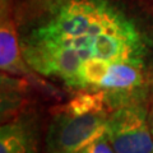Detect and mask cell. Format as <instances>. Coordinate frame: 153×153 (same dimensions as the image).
Returning a JSON list of instances; mask_svg holds the SVG:
<instances>
[{
  "instance_id": "cell-3",
  "label": "cell",
  "mask_w": 153,
  "mask_h": 153,
  "mask_svg": "<svg viewBox=\"0 0 153 153\" xmlns=\"http://www.w3.org/2000/svg\"><path fill=\"white\" fill-rule=\"evenodd\" d=\"M105 134L116 153H153L149 111L138 100L112 110Z\"/></svg>"
},
{
  "instance_id": "cell-5",
  "label": "cell",
  "mask_w": 153,
  "mask_h": 153,
  "mask_svg": "<svg viewBox=\"0 0 153 153\" xmlns=\"http://www.w3.org/2000/svg\"><path fill=\"white\" fill-rule=\"evenodd\" d=\"M13 0H1L0 21V69L3 74L26 76L30 66L22 52L13 16Z\"/></svg>"
},
{
  "instance_id": "cell-9",
  "label": "cell",
  "mask_w": 153,
  "mask_h": 153,
  "mask_svg": "<svg viewBox=\"0 0 153 153\" xmlns=\"http://www.w3.org/2000/svg\"><path fill=\"white\" fill-rule=\"evenodd\" d=\"M149 124H151V130H152V135H153V97H152L151 107H149Z\"/></svg>"
},
{
  "instance_id": "cell-2",
  "label": "cell",
  "mask_w": 153,
  "mask_h": 153,
  "mask_svg": "<svg viewBox=\"0 0 153 153\" xmlns=\"http://www.w3.org/2000/svg\"><path fill=\"white\" fill-rule=\"evenodd\" d=\"M131 23L107 0H60L49 10L46 21L31 33L68 44L75 38L121 30Z\"/></svg>"
},
{
  "instance_id": "cell-7",
  "label": "cell",
  "mask_w": 153,
  "mask_h": 153,
  "mask_svg": "<svg viewBox=\"0 0 153 153\" xmlns=\"http://www.w3.org/2000/svg\"><path fill=\"white\" fill-rule=\"evenodd\" d=\"M79 153H116L114 149V147L111 146L108 138L106 134H102L101 137L96 138L94 140H92L87 144Z\"/></svg>"
},
{
  "instance_id": "cell-1",
  "label": "cell",
  "mask_w": 153,
  "mask_h": 153,
  "mask_svg": "<svg viewBox=\"0 0 153 153\" xmlns=\"http://www.w3.org/2000/svg\"><path fill=\"white\" fill-rule=\"evenodd\" d=\"M114 102L105 91H82L52 112L46 135L47 153H79L106 131Z\"/></svg>"
},
{
  "instance_id": "cell-4",
  "label": "cell",
  "mask_w": 153,
  "mask_h": 153,
  "mask_svg": "<svg viewBox=\"0 0 153 153\" xmlns=\"http://www.w3.org/2000/svg\"><path fill=\"white\" fill-rule=\"evenodd\" d=\"M21 46L26 63L32 70L45 76L59 78L75 88L83 60L73 47L32 33L21 42Z\"/></svg>"
},
{
  "instance_id": "cell-8",
  "label": "cell",
  "mask_w": 153,
  "mask_h": 153,
  "mask_svg": "<svg viewBox=\"0 0 153 153\" xmlns=\"http://www.w3.org/2000/svg\"><path fill=\"white\" fill-rule=\"evenodd\" d=\"M60 0H31L32 4H36L38 7H42L46 10H50L52 7H55Z\"/></svg>"
},
{
  "instance_id": "cell-6",
  "label": "cell",
  "mask_w": 153,
  "mask_h": 153,
  "mask_svg": "<svg viewBox=\"0 0 153 153\" xmlns=\"http://www.w3.org/2000/svg\"><path fill=\"white\" fill-rule=\"evenodd\" d=\"M35 124L18 119L0 128V153H38Z\"/></svg>"
}]
</instances>
